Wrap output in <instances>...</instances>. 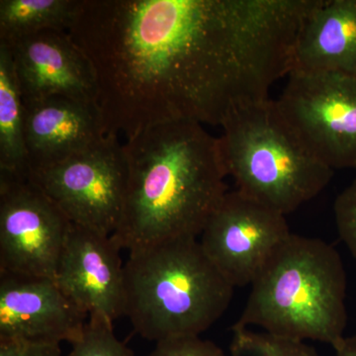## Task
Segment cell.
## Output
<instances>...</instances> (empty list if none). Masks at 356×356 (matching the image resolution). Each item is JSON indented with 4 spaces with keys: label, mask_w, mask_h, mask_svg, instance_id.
<instances>
[{
    "label": "cell",
    "mask_w": 356,
    "mask_h": 356,
    "mask_svg": "<svg viewBox=\"0 0 356 356\" xmlns=\"http://www.w3.org/2000/svg\"><path fill=\"white\" fill-rule=\"evenodd\" d=\"M314 0H81L70 36L95 70L106 135L222 126L289 76Z\"/></svg>",
    "instance_id": "6da1fadb"
},
{
    "label": "cell",
    "mask_w": 356,
    "mask_h": 356,
    "mask_svg": "<svg viewBox=\"0 0 356 356\" xmlns=\"http://www.w3.org/2000/svg\"><path fill=\"white\" fill-rule=\"evenodd\" d=\"M127 192L112 238L128 252L198 238L227 191L219 138L191 121L154 126L126 140Z\"/></svg>",
    "instance_id": "7a4b0ae2"
},
{
    "label": "cell",
    "mask_w": 356,
    "mask_h": 356,
    "mask_svg": "<svg viewBox=\"0 0 356 356\" xmlns=\"http://www.w3.org/2000/svg\"><path fill=\"white\" fill-rule=\"evenodd\" d=\"M346 273L336 248L320 238L290 234L254 282L235 325L336 350L346 339Z\"/></svg>",
    "instance_id": "3957f363"
},
{
    "label": "cell",
    "mask_w": 356,
    "mask_h": 356,
    "mask_svg": "<svg viewBox=\"0 0 356 356\" xmlns=\"http://www.w3.org/2000/svg\"><path fill=\"white\" fill-rule=\"evenodd\" d=\"M125 316L147 341L200 337L231 303L235 287L204 252L198 238L129 252Z\"/></svg>",
    "instance_id": "277c9868"
},
{
    "label": "cell",
    "mask_w": 356,
    "mask_h": 356,
    "mask_svg": "<svg viewBox=\"0 0 356 356\" xmlns=\"http://www.w3.org/2000/svg\"><path fill=\"white\" fill-rule=\"evenodd\" d=\"M221 127L222 159L236 191L284 216L332 180L334 170L300 140L275 100L238 110Z\"/></svg>",
    "instance_id": "5b68a950"
},
{
    "label": "cell",
    "mask_w": 356,
    "mask_h": 356,
    "mask_svg": "<svg viewBox=\"0 0 356 356\" xmlns=\"http://www.w3.org/2000/svg\"><path fill=\"white\" fill-rule=\"evenodd\" d=\"M129 168L118 136L30 175L72 224L112 236L120 224Z\"/></svg>",
    "instance_id": "8992f818"
},
{
    "label": "cell",
    "mask_w": 356,
    "mask_h": 356,
    "mask_svg": "<svg viewBox=\"0 0 356 356\" xmlns=\"http://www.w3.org/2000/svg\"><path fill=\"white\" fill-rule=\"evenodd\" d=\"M276 105L305 146L332 170H356V76L293 70Z\"/></svg>",
    "instance_id": "52a82bcc"
},
{
    "label": "cell",
    "mask_w": 356,
    "mask_h": 356,
    "mask_svg": "<svg viewBox=\"0 0 356 356\" xmlns=\"http://www.w3.org/2000/svg\"><path fill=\"white\" fill-rule=\"evenodd\" d=\"M70 227L29 177L0 172V273L55 278Z\"/></svg>",
    "instance_id": "ba28073f"
},
{
    "label": "cell",
    "mask_w": 356,
    "mask_h": 356,
    "mask_svg": "<svg viewBox=\"0 0 356 356\" xmlns=\"http://www.w3.org/2000/svg\"><path fill=\"white\" fill-rule=\"evenodd\" d=\"M284 215L228 191L200 235L208 259L234 287L252 285L290 236Z\"/></svg>",
    "instance_id": "9c48e42d"
},
{
    "label": "cell",
    "mask_w": 356,
    "mask_h": 356,
    "mask_svg": "<svg viewBox=\"0 0 356 356\" xmlns=\"http://www.w3.org/2000/svg\"><path fill=\"white\" fill-rule=\"evenodd\" d=\"M111 236L72 224L55 280L89 317L113 325L125 316V269Z\"/></svg>",
    "instance_id": "30bf717a"
},
{
    "label": "cell",
    "mask_w": 356,
    "mask_h": 356,
    "mask_svg": "<svg viewBox=\"0 0 356 356\" xmlns=\"http://www.w3.org/2000/svg\"><path fill=\"white\" fill-rule=\"evenodd\" d=\"M0 43L13 55L23 103L65 97L96 104L95 70L67 31L46 30Z\"/></svg>",
    "instance_id": "8fae6325"
},
{
    "label": "cell",
    "mask_w": 356,
    "mask_h": 356,
    "mask_svg": "<svg viewBox=\"0 0 356 356\" xmlns=\"http://www.w3.org/2000/svg\"><path fill=\"white\" fill-rule=\"evenodd\" d=\"M88 317L55 278L0 273V341L72 343Z\"/></svg>",
    "instance_id": "7c38bea8"
},
{
    "label": "cell",
    "mask_w": 356,
    "mask_h": 356,
    "mask_svg": "<svg viewBox=\"0 0 356 356\" xmlns=\"http://www.w3.org/2000/svg\"><path fill=\"white\" fill-rule=\"evenodd\" d=\"M24 117L30 175L92 147L107 136L102 114L93 103L48 98L24 103Z\"/></svg>",
    "instance_id": "4fadbf2b"
},
{
    "label": "cell",
    "mask_w": 356,
    "mask_h": 356,
    "mask_svg": "<svg viewBox=\"0 0 356 356\" xmlns=\"http://www.w3.org/2000/svg\"><path fill=\"white\" fill-rule=\"evenodd\" d=\"M293 70L356 76V0H315L297 35Z\"/></svg>",
    "instance_id": "5bb4252c"
},
{
    "label": "cell",
    "mask_w": 356,
    "mask_h": 356,
    "mask_svg": "<svg viewBox=\"0 0 356 356\" xmlns=\"http://www.w3.org/2000/svg\"><path fill=\"white\" fill-rule=\"evenodd\" d=\"M0 172L28 178L24 103L8 46L0 43Z\"/></svg>",
    "instance_id": "9a60e30c"
},
{
    "label": "cell",
    "mask_w": 356,
    "mask_h": 356,
    "mask_svg": "<svg viewBox=\"0 0 356 356\" xmlns=\"http://www.w3.org/2000/svg\"><path fill=\"white\" fill-rule=\"evenodd\" d=\"M81 0H1L0 42L46 30L67 31Z\"/></svg>",
    "instance_id": "2e32d148"
},
{
    "label": "cell",
    "mask_w": 356,
    "mask_h": 356,
    "mask_svg": "<svg viewBox=\"0 0 356 356\" xmlns=\"http://www.w3.org/2000/svg\"><path fill=\"white\" fill-rule=\"evenodd\" d=\"M229 353L231 356H320L305 341L238 325L233 327Z\"/></svg>",
    "instance_id": "e0dca14e"
},
{
    "label": "cell",
    "mask_w": 356,
    "mask_h": 356,
    "mask_svg": "<svg viewBox=\"0 0 356 356\" xmlns=\"http://www.w3.org/2000/svg\"><path fill=\"white\" fill-rule=\"evenodd\" d=\"M69 356H134L115 336L113 325L100 318L89 317L83 332L74 343Z\"/></svg>",
    "instance_id": "ac0fdd59"
},
{
    "label": "cell",
    "mask_w": 356,
    "mask_h": 356,
    "mask_svg": "<svg viewBox=\"0 0 356 356\" xmlns=\"http://www.w3.org/2000/svg\"><path fill=\"white\" fill-rule=\"evenodd\" d=\"M334 212L339 235L356 261V175L337 196Z\"/></svg>",
    "instance_id": "d6986e66"
},
{
    "label": "cell",
    "mask_w": 356,
    "mask_h": 356,
    "mask_svg": "<svg viewBox=\"0 0 356 356\" xmlns=\"http://www.w3.org/2000/svg\"><path fill=\"white\" fill-rule=\"evenodd\" d=\"M149 356H227L222 348L200 337H177L156 343Z\"/></svg>",
    "instance_id": "ffe728a7"
},
{
    "label": "cell",
    "mask_w": 356,
    "mask_h": 356,
    "mask_svg": "<svg viewBox=\"0 0 356 356\" xmlns=\"http://www.w3.org/2000/svg\"><path fill=\"white\" fill-rule=\"evenodd\" d=\"M0 356H63L60 344L38 341H0Z\"/></svg>",
    "instance_id": "44dd1931"
},
{
    "label": "cell",
    "mask_w": 356,
    "mask_h": 356,
    "mask_svg": "<svg viewBox=\"0 0 356 356\" xmlns=\"http://www.w3.org/2000/svg\"><path fill=\"white\" fill-rule=\"evenodd\" d=\"M336 356H356V334L344 339L336 350Z\"/></svg>",
    "instance_id": "7402d4cb"
}]
</instances>
